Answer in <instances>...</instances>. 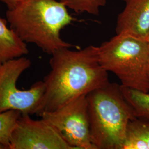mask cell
<instances>
[{
  "instance_id": "1",
  "label": "cell",
  "mask_w": 149,
  "mask_h": 149,
  "mask_svg": "<svg viewBox=\"0 0 149 149\" xmlns=\"http://www.w3.org/2000/svg\"><path fill=\"white\" fill-rule=\"evenodd\" d=\"M70 48L59 49L51 55V70L43 80L45 90L39 116L109 82L108 72L100 61L98 47L90 45L78 50Z\"/></svg>"
},
{
  "instance_id": "2",
  "label": "cell",
  "mask_w": 149,
  "mask_h": 149,
  "mask_svg": "<svg viewBox=\"0 0 149 149\" xmlns=\"http://www.w3.org/2000/svg\"><path fill=\"white\" fill-rule=\"evenodd\" d=\"M10 27L23 42L36 44L52 55L63 48H71L60 31L74 21L67 7L56 0H22L6 12Z\"/></svg>"
},
{
  "instance_id": "3",
  "label": "cell",
  "mask_w": 149,
  "mask_h": 149,
  "mask_svg": "<svg viewBox=\"0 0 149 149\" xmlns=\"http://www.w3.org/2000/svg\"><path fill=\"white\" fill-rule=\"evenodd\" d=\"M91 138L96 149H122L128 124L136 118L120 85L109 82L87 95Z\"/></svg>"
},
{
  "instance_id": "4",
  "label": "cell",
  "mask_w": 149,
  "mask_h": 149,
  "mask_svg": "<svg viewBox=\"0 0 149 149\" xmlns=\"http://www.w3.org/2000/svg\"><path fill=\"white\" fill-rule=\"evenodd\" d=\"M100 63L120 80V85L149 92V42L127 34H116L98 47Z\"/></svg>"
},
{
  "instance_id": "5",
  "label": "cell",
  "mask_w": 149,
  "mask_h": 149,
  "mask_svg": "<svg viewBox=\"0 0 149 149\" xmlns=\"http://www.w3.org/2000/svg\"><path fill=\"white\" fill-rule=\"evenodd\" d=\"M31 65L24 56L0 62V113L15 110L22 114L39 116L45 90L43 81L35 82L28 90L17 86L21 74Z\"/></svg>"
},
{
  "instance_id": "6",
  "label": "cell",
  "mask_w": 149,
  "mask_h": 149,
  "mask_svg": "<svg viewBox=\"0 0 149 149\" xmlns=\"http://www.w3.org/2000/svg\"><path fill=\"white\" fill-rule=\"evenodd\" d=\"M52 124L73 149H96L91 138L87 95L39 116Z\"/></svg>"
},
{
  "instance_id": "7",
  "label": "cell",
  "mask_w": 149,
  "mask_h": 149,
  "mask_svg": "<svg viewBox=\"0 0 149 149\" xmlns=\"http://www.w3.org/2000/svg\"><path fill=\"white\" fill-rule=\"evenodd\" d=\"M9 149H73L58 131L41 118L21 114L11 134Z\"/></svg>"
},
{
  "instance_id": "8",
  "label": "cell",
  "mask_w": 149,
  "mask_h": 149,
  "mask_svg": "<svg viewBox=\"0 0 149 149\" xmlns=\"http://www.w3.org/2000/svg\"><path fill=\"white\" fill-rule=\"evenodd\" d=\"M125 6L118 16L116 34H127L148 40L149 0H123Z\"/></svg>"
},
{
  "instance_id": "9",
  "label": "cell",
  "mask_w": 149,
  "mask_h": 149,
  "mask_svg": "<svg viewBox=\"0 0 149 149\" xmlns=\"http://www.w3.org/2000/svg\"><path fill=\"white\" fill-rule=\"evenodd\" d=\"M28 53L27 44L7 26V22L0 17V62L23 56Z\"/></svg>"
},
{
  "instance_id": "10",
  "label": "cell",
  "mask_w": 149,
  "mask_h": 149,
  "mask_svg": "<svg viewBox=\"0 0 149 149\" xmlns=\"http://www.w3.org/2000/svg\"><path fill=\"white\" fill-rule=\"evenodd\" d=\"M122 149H149V120L135 118L129 122Z\"/></svg>"
},
{
  "instance_id": "11",
  "label": "cell",
  "mask_w": 149,
  "mask_h": 149,
  "mask_svg": "<svg viewBox=\"0 0 149 149\" xmlns=\"http://www.w3.org/2000/svg\"><path fill=\"white\" fill-rule=\"evenodd\" d=\"M123 95L133 110L136 118L149 120V93L124 87Z\"/></svg>"
},
{
  "instance_id": "12",
  "label": "cell",
  "mask_w": 149,
  "mask_h": 149,
  "mask_svg": "<svg viewBox=\"0 0 149 149\" xmlns=\"http://www.w3.org/2000/svg\"><path fill=\"white\" fill-rule=\"evenodd\" d=\"M21 113L11 110L0 113V142L9 149L11 134Z\"/></svg>"
},
{
  "instance_id": "13",
  "label": "cell",
  "mask_w": 149,
  "mask_h": 149,
  "mask_svg": "<svg viewBox=\"0 0 149 149\" xmlns=\"http://www.w3.org/2000/svg\"><path fill=\"white\" fill-rule=\"evenodd\" d=\"M66 7L77 13L86 12L98 15L100 8L105 6L107 0H60Z\"/></svg>"
},
{
  "instance_id": "14",
  "label": "cell",
  "mask_w": 149,
  "mask_h": 149,
  "mask_svg": "<svg viewBox=\"0 0 149 149\" xmlns=\"http://www.w3.org/2000/svg\"><path fill=\"white\" fill-rule=\"evenodd\" d=\"M22 0H0V2L5 3L8 10L14 8Z\"/></svg>"
},
{
  "instance_id": "15",
  "label": "cell",
  "mask_w": 149,
  "mask_h": 149,
  "mask_svg": "<svg viewBox=\"0 0 149 149\" xmlns=\"http://www.w3.org/2000/svg\"><path fill=\"white\" fill-rule=\"evenodd\" d=\"M0 149H7L5 145L0 142Z\"/></svg>"
},
{
  "instance_id": "16",
  "label": "cell",
  "mask_w": 149,
  "mask_h": 149,
  "mask_svg": "<svg viewBox=\"0 0 149 149\" xmlns=\"http://www.w3.org/2000/svg\"><path fill=\"white\" fill-rule=\"evenodd\" d=\"M148 40V42H149V37H148V40Z\"/></svg>"
},
{
  "instance_id": "17",
  "label": "cell",
  "mask_w": 149,
  "mask_h": 149,
  "mask_svg": "<svg viewBox=\"0 0 149 149\" xmlns=\"http://www.w3.org/2000/svg\"></svg>"
}]
</instances>
